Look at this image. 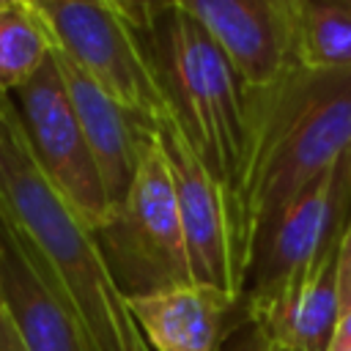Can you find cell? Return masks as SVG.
<instances>
[{"label":"cell","mask_w":351,"mask_h":351,"mask_svg":"<svg viewBox=\"0 0 351 351\" xmlns=\"http://www.w3.org/2000/svg\"><path fill=\"white\" fill-rule=\"evenodd\" d=\"M0 219L44 285L77 318L93 351H151L96 233L38 170L11 96L0 112Z\"/></svg>","instance_id":"obj_1"},{"label":"cell","mask_w":351,"mask_h":351,"mask_svg":"<svg viewBox=\"0 0 351 351\" xmlns=\"http://www.w3.org/2000/svg\"><path fill=\"white\" fill-rule=\"evenodd\" d=\"M252 93L255 140L233 225L244 280L261 236L351 151V69H296L274 88Z\"/></svg>","instance_id":"obj_2"},{"label":"cell","mask_w":351,"mask_h":351,"mask_svg":"<svg viewBox=\"0 0 351 351\" xmlns=\"http://www.w3.org/2000/svg\"><path fill=\"white\" fill-rule=\"evenodd\" d=\"M143 36L176 123L228 200L233 230L255 140V93L178 0L145 3Z\"/></svg>","instance_id":"obj_3"},{"label":"cell","mask_w":351,"mask_h":351,"mask_svg":"<svg viewBox=\"0 0 351 351\" xmlns=\"http://www.w3.org/2000/svg\"><path fill=\"white\" fill-rule=\"evenodd\" d=\"M55 47L129 112L156 121L170 112L143 36L145 3L33 0Z\"/></svg>","instance_id":"obj_4"},{"label":"cell","mask_w":351,"mask_h":351,"mask_svg":"<svg viewBox=\"0 0 351 351\" xmlns=\"http://www.w3.org/2000/svg\"><path fill=\"white\" fill-rule=\"evenodd\" d=\"M93 233L126 299L195 282L176 189L156 132L140 156L126 200Z\"/></svg>","instance_id":"obj_5"},{"label":"cell","mask_w":351,"mask_h":351,"mask_svg":"<svg viewBox=\"0 0 351 351\" xmlns=\"http://www.w3.org/2000/svg\"><path fill=\"white\" fill-rule=\"evenodd\" d=\"M11 101L44 178L90 230H99L112 208L55 55H49L41 71L25 82Z\"/></svg>","instance_id":"obj_6"},{"label":"cell","mask_w":351,"mask_h":351,"mask_svg":"<svg viewBox=\"0 0 351 351\" xmlns=\"http://www.w3.org/2000/svg\"><path fill=\"white\" fill-rule=\"evenodd\" d=\"M154 129L176 189L192 280L203 285H214L233 299H244L247 282L236 263L228 200L219 184L197 159L195 148L184 137L173 112L159 115L154 121Z\"/></svg>","instance_id":"obj_7"},{"label":"cell","mask_w":351,"mask_h":351,"mask_svg":"<svg viewBox=\"0 0 351 351\" xmlns=\"http://www.w3.org/2000/svg\"><path fill=\"white\" fill-rule=\"evenodd\" d=\"M217 44L247 90H266L302 69L293 0H178Z\"/></svg>","instance_id":"obj_8"},{"label":"cell","mask_w":351,"mask_h":351,"mask_svg":"<svg viewBox=\"0 0 351 351\" xmlns=\"http://www.w3.org/2000/svg\"><path fill=\"white\" fill-rule=\"evenodd\" d=\"M348 200H351V151L326 170L315 184L296 197L293 206L261 236L250 277L247 293H263L307 266L332 236L343 233L348 225Z\"/></svg>","instance_id":"obj_9"},{"label":"cell","mask_w":351,"mask_h":351,"mask_svg":"<svg viewBox=\"0 0 351 351\" xmlns=\"http://www.w3.org/2000/svg\"><path fill=\"white\" fill-rule=\"evenodd\" d=\"M343 233L299 271L277 282L263 293H247L241 299L244 318L288 351H329L337 321V252Z\"/></svg>","instance_id":"obj_10"},{"label":"cell","mask_w":351,"mask_h":351,"mask_svg":"<svg viewBox=\"0 0 351 351\" xmlns=\"http://www.w3.org/2000/svg\"><path fill=\"white\" fill-rule=\"evenodd\" d=\"M52 55H55V63H58L60 77L66 82L74 112L82 123L90 154L96 159L110 208L115 211L126 200L132 181H134V173H137V165H140V156L148 148V143L154 140L156 129L151 121L129 112L115 99H110L58 47L52 49Z\"/></svg>","instance_id":"obj_11"},{"label":"cell","mask_w":351,"mask_h":351,"mask_svg":"<svg viewBox=\"0 0 351 351\" xmlns=\"http://www.w3.org/2000/svg\"><path fill=\"white\" fill-rule=\"evenodd\" d=\"M126 302L151 351H222L230 329L247 324L241 299L203 282Z\"/></svg>","instance_id":"obj_12"},{"label":"cell","mask_w":351,"mask_h":351,"mask_svg":"<svg viewBox=\"0 0 351 351\" xmlns=\"http://www.w3.org/2000/svg\"><path fill=\"white\" fill-rule=\"evenodd\" d=\"M0 299L27 351H93L77 318L44 285L11 228L0 219Z\"/></svg>","instance_id":"obj_13"},{"label":"cell","mask_w":351,"mask_h":351,"mask_svg":"<svg viewBox=\"0 0 351 351\" xmlns=\"http://www.w3.org/2000/svg\"><path fill=\"white\" fill-rule=\"evenodd\" d=\"M55 38L33 0L0 3V93L14 96L49 60Z\"/></svg>","instance_id":"obj_14"},{"label":"cell","mask_w":351,"mask_h":351,"mask_svg":"<svg viewBox=\"0 0 351 351\" xmlns=\"http://www.w3.org/2000/svg\"><path fill=\"white\" fill-rule=\"evenodd\" d=\"M296 55L307 71L351 69V0H293Z\"/></svg>","instance_id":"obj_15"},{"label":"cell","mask_w":351,"mask_h":351,"mask_svg":"<svg viewBox=\"0 0 351 351\" xmlns=\"http://www.w3.org/2000/svg\"><path fill=\"white\" fill-rule=\"evenodd\" d=\"M337 299H340V315L351 313V217L340 239L337 252Z\"/></svg>","instance_id":"obj_16"},{"label":"cell","mask_w":351,"mask_h":351,"mask_svg":"<svg viewBox=\"0 0 351 351\" xmlns=\"http://www.w3.org/2000/svg\"><path fill=\"white\" fill-rule=\"evenodd\" d=\"M228 351H288V348L280 346L277 340H271L269 335H263L261 329H255V326L247 324V335L233 348H228Z\"/></svg>","instance_id":"obj_17"},{"label":"cell","mask_w":351,"mask_h":351,"mask_svg":"<svg viewBox=\"0 0 351 351\" xmlns=\"http://www.w3.org/2000/svg\"><path fill=\"white\" fill-rule=\"evenodd\" d=\"M0 351H27L22 346L19 335H16V326H14V321H11L3 299H0Z\"/></svg>","instance_id":"obj_18"},{"label":"cell","mask_w":351,"mask_h":351,"mask_svg":"<svg viewBox=\"0 0 351 351\" xmlns=\"http://www.w3.org/2000/svg\"><path fill=\"white\" fill-rule=\"evenodd\" d=\"M340 348H351V313L340 315L335 337H332V346H329V351H340Z\"/></svg>","instance_id":"obj_19"},{"label":"cell","mask_w":351,"mask_h":351,"mask_svg":"<svg viewBox=\"0 0 351 351\" xmlns=\"http://www.w3.org/2000/svg\"><path fill=\"white\" fill-rule=\"evenodd\" d=\"M5 101H8V96H3V93H0V112H3V107H5Z\"/></svg>","instance_id":"obj_20"},{"label":"cell","mask_w":351,"mask_h":351,"mask_svg":"<svg viewBox=\"0 0 351 351\" xmlns=\"http://www.w3.org/2000/svg\"><path fill=\"white\" fill-rule=\"evenodd\" d=\"M340 351H351V348H340Z\"/></svg>","instance_id":"obj_21"}]
</instances>
